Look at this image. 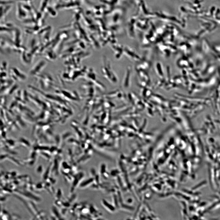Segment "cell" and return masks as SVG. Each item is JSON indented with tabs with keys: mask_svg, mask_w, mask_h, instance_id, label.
I'll use <instances>...</instances> for the list:
<instances>
[{
	"mask_svg": "<svg viewBox=\"0 0 220 220\" xmlns=\"http://www.w3.org/2000/svg\"><path fill=\"white\" fill-rule=\"evenodd\" d=\"M101 203L103 207L109 211L111 213L115 212L116 207L109 202L106 199H102L101 201Z\"/></svg>",
	"mask_w": 220,
	"mask_h": 220,
	"instance_id": "4",
	"label": "cell"
},
{
	"mask_svg": "<svg viewBox=\"0 0 220 220\" xmlns=\"http://www.w3.org/2000/svg\"><path fill=\"white\" fill-rule=\"evenodd\" d=\"M10 75L11 78L15 80H24L26 76L18 68H13L10 69Z\"/></svg>",
	"mask_w": 220,
	"mask_h": 220,
	"instance_id": "1",
	"label": "cell"
},
{
	"mask_svg": "<svg viewBox=\"0 0 220 220\" xmlns=\"http://www.w3.org/2000/svg\"><path fill=\"white\" fill-rule=\"evenodd\" d=\"M107 166L105 164H102L100 168V174L103 176L107 172Z\"/></svg>",
	"mask_w": 220,
	"mask_h": 220,
	"instance_id": "6",
	"label": "cell"
},
{
	"mask_svg": "<svg viewBox=\"0 0 220 220\" xmlns=\"http://www.w3.org/2000/svg\"><path fill=\"white\" fill-rule=\"evenodd\" d=\"M46 65V63L43 60H41L34 65L30 71L32 75H37L43 70Z\"/></svg>",
	"mask_w": 220,
	"mask_h": 220,
	"instance_id": "2",
	"label": "cell"
},
{
	"mask_svg": "<svg viewBox=\"0 0 220 220\" xmlns=\"http://www.w3.org/2000/svg\"><path fill=\"white\" fill-rule=\"evenodd\" d=\"M84 177V173L82 172H79L74 177L73 181L72 191H73L77 187L79 186L83 178Z\"/></svg>",
	"mask_w": 220,
	"mask_h": 220,
	"instance_id": "3",
	"label": "cell"
},
{
	"mask_svg": "<svg viewBox=\"0 0 220 220\" xmlns=\"http://www.w3.org/2000/svg\"><path fill=\"white\" fill-rule=\"evenodd\" d=\"M95 181L94 177H91L87 179L83 182H81L79 185V187L81 188H83L88 187L93 184Z\"/></svg>",
	"mask_w": 220,
	"mask_h": 220,
	"instance_id": "5",
	"label": "cell"
}]
</instances>
